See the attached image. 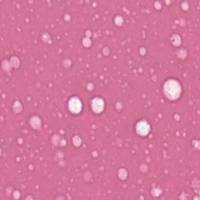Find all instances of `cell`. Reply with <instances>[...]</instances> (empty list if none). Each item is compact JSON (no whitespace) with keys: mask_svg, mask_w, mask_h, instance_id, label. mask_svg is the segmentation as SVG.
Listing matches in <instances>:
<instances>
[{"mask_svg":"<svg viewBox=\"0 0 200 200\" xmlns=\"http://www.w3.org/2000/svg\"><path fill=\"white\" fill-rule=\"evenodd\" d=\"M69 107L70 110L72 112L78 114L81 111L82 104L80 100L77 98H73L70 100L69 103Z\"/></svg>","mask_w":200,"mask_h":200,"instance_id":"2","label":"cell"},{"mask_svg":"<svg viewBox=\"0 0 200 200\" xmlns=\"http://www.w3.org/2000/svg\"><path fill=\"white\" fill-rule=\"evenodd\" d=\"M164 92L170 99L175 100L179 97L181 87L178 82L175 80H169L164 85Z\"/></svg>","mask_w":200,"mask_h":200,"instance_id":"1","label":"cell"},{"mask_svg":"<svg viewBox=\"0 0 200 200\" xmlns=\"http://www.w3.org/2000/svg\"><path fill=\"white\" fill-rule=\"evenodd\" d=\"M137 132L139 134L142 136H145L148 135V132L150 131V127L147 124V122L144 121H142L138 124L137 126Z\"/></svg>","mask_w":200,"mask_h":200,"instance_id":"3","label":"cell"},{"mask_svg":"<svg viewBox=\"0 0 200 200\" xmlns=\"http://www.w3.org/2000/svg\"><path fill=\"white\" fill-rule=\"evenodd\" d=\"M92 109L96 113L102 112L104 108L103 101L100 98H95L92 102Z\"/></svg>","mask_w":200,"mask_h":200,"instance_id":"4","label":"cell"}]
</instances>
